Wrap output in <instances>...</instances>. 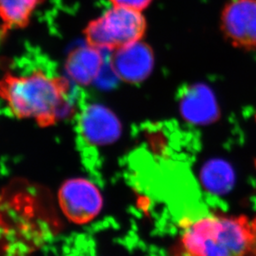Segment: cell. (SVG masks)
<instances>
[{
    "mask_svg": "<svg viewBox=\"0 0 256 256\" xmlns=\"http://www.w3.org/2000/svg\"><path fill=\"white\" fill-rule=\"evenodd\" d=\"M72 84L68 78L41 68L10 72L0 78V98L15 118L48 128L76 114Z\"/></svg>",
    "mask_w": 256,
    "mask_h": 256,
    "instance_id": "1",
    "label": "cell"
},
{
    "mask_svg": "<svg viewBox=\"0 0 256 256\" xmlns=\"http://www.w3.org/2000/svg\"><path fill=\"white\" fill-rule=\"evenodd\" d=\"M180 243L182 256H249L250 220L242 214H207L186 227Z\"/></svg>",
    "mask_w": 256,
    "mask_h": 256,
    "instance_id": "2",
    "label": "cell"
},
{
    "mask_svg": "<svg viewBox=\"0 0 256 256\" xmlns=\"http://www.w3.org/2000/svg\"><path fill=\"white\" fill-rule=\"evenodd\" d=\"M146 28V21L142 12L112 6L90 21L84 34L86 44L114 52L142 40Z\"/></svg>",
    "mask_w": 256,
    "mask_h": 256,
    "instance_id": "3",
    "label": "cell"
},
{
    "mask_svg": "<svg viewBox=\"0 0 256 256\" xmlns=\"http://www.w3.org/2000/svg\"><path fill=\"white\" fill-rule=\"evenodd\" d=\"M58 203L64 216L75 224H84L101 212L104 199L96 186L85 178L65 182L58 192Z\"/></svg>",
    "mask_w": 256,
    "mask_h": 256,
    "instance_id": "4",
    "label": "cell"
},
{
    "mask_svg": "<svg viewBox=\"0 0 256 256\" xmlns=\"http://www.w3.org/2000/svg\"><path fill=\"white\" fill-rule=\"evenodd\" d=\"M220 30L236 48L256 50V0L230 1L222 10Z\"/></svg>",
    "mask_w": 256,
    "mask_h": 256,
    "instance_id": "5",
    "label": "cell"
},
{
    "mask_svg": "<svg viewBox=\"0 0 256 256\" xmlns=\"http://www.w3.org/2000/svg\"><path fill=\"white\" fill-rule=\"evenodd\" d=\"M76 130L86 144L100 148L118 139L122 125L110 109L100 104H88L78 112Z\"/></svg>",
    "mask_w": 256,
    "mask_h": 256,
    "instance_id": "6",
    "label": "cell"
},
{
    "mask_svg": "<svg viewBox=\"0 0 256 256\" xmlns=\"http://www.w3.org/2000/svg\"><path fill=\"white\" fill-rule=\"evenodd\" d=\"M155 65L152 48L142 40L114 51L110 57L112 71L128 84H140L150 76Z\"/></svg>",
    "mask_w": 256,
    "mask_h": 256,
    "instance_id": "7",
    "label": "cell"
},
{
    "mask_svg": "<svg viewBox=\"0 0 256 256\" xmlns=\"http://www.w3.org/2000/svg\"><path fill=\"white\" fill-rule=\"evenodd\" d=\"M180 114L192 124H212L220 116L219 106L210 89L202 84L183 88L179 98Z\"/></svg>",
    "mask_w": 256,
    "mask_h": 256,
    "instance_id": "8",
    "label": "cell"
},
{
    "mask_svg": "<svg viewBox=\"0 0 256 256\" xmlns=\"http://www.w3.org/2000/svg\"><path fill=\"white\" fill-rule=\"evenodd\" d=\"M105 58L102 50L86 44L72 50L66 57L65 71L74 84L88 86L101 75Z\"/></svg>",
    "mask_w": 256,
    "mask_h": 256,
    "instance_id": "9",
    "label": "cell"
},
{
    "mask_svg": "<svg viewBox=\"0 0 256 256\" xmlns=\"http://www.w3.org/2000/svg\"><path fill=\"white\" fill-rule=\"evenodd\" d=\"M44 0H0V20L8 28H24Z\"/></svg>",
    "mask_w": 256,
    "mask_h": 256,
    "instance_id": "10",
    "label": "cell"
},
{
    "mask_svg": "<svg viewBox=\"0 0 256 256\" xmlns=\"http://www.w3.org/2000/svg\"><path fill=\"white\" fill-rule=\"evenodd\" d=\"M232 173L229 166L223 162H212L204 168V180L210 185L222 186L230 182Z\"/></svg>",
    "mask_w": 256,
    "mask_h": 256,
    "instance_id": "11",
    "label": "cell"
},
{
    "mask_svg": "<svg viewBox=\"0 0 256 256\" xmlns=\"http://www.w3.org/2000/svg\"><path fill=\"white\" fill-rule=\"evenodd\" d=\"M114 7L124 8L128 10L142 12L153 0H109Z\"/></svg>",
    "mask_w": 256,
    "mask_h": 256,
    "instance_id": "12",
    "label": "cell"
},
{
    "mask_svg": "<svg viewBox=\"0 0 256 256\" xmlns=\"http://www.w3.org/2000/svg\"><path fill=\"white\" fill-rule=\"evenodd\" d=\"M250 230H252V243H250L249 256H256V216L254 219L250 220Z\"/></svg>",
    "mask_w": 256,
    "mask_h": 256,
    "instance_id": "13",
    "label": "cell"
}]
</instances>
